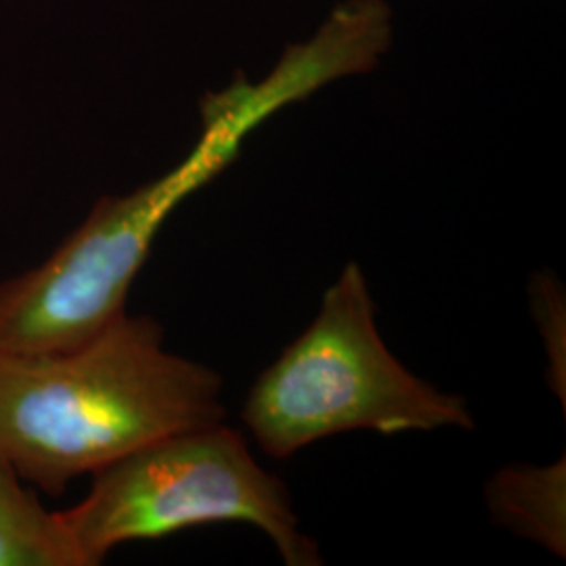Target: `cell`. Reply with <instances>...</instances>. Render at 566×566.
Listing matches in <instances>:
<instances>
[{"label":"cell","instance_id":"5","mask_svg":"<svg viewBox=\"0 0 566 566\" xmlns=\"http://www.w3.org/2000/svg\"><path fill=\"white\" fill-rule=\"evenodd\" d=\"M0 566H88L63 512H49L0 458Z\"/></svg>","mask_w":566,"mask_h":566},{"label":"cell","instance_id":"4","mask_svg":"<svg viewBox=\"0 0 566 566\" xmlns=\"http://www.w3.org/2000/svg\"><path fill=\"white\" fill-rule=\"evenodd\" d=\"M93 476L91 493L63 512L88 566L122 544L212 523L261 528L285 565H322L317 544L298 528L287 486L224 422L158 439Z\"/></svg>","mask_w":566,"mask_h":566},{"label":"cell","instance_id":"2","mask_svg":"<svg viewBox=\"0 0 566 566\" xmlns=\"http://www.w3.org/2000/svg\"><path fill=\"white\" fill-rule=\"evenodd\" d=\"M223 378L164 348L163 327L126 313L57 353L0 350V458L60 495L158 439L224 422Z\"/></svg>","mask_w":566,"mask_h":566},{"label":"cell","instance_id":"6","mask_svg":"<svg viewBox=\"0 0 566 566\" xmlns=\"http://www.w3.org/2000/svg\"><path fill=\"white\" fill-rule=\"evenodd\" d=\"M486 500L504 525L565 556V460L500 472Z\"/></svg>","mask_w":566,"mask_h":566},{"label":"cell","instance_id":"3","mask_svg":"<svg viewBox=\"0 0 566 566\" xmlns=\"http://www.w3.org/2000/svg\"><path fill=\"white\" fill-rule=\"evenodd\" d=\"M242 418L277 460L350 430L474 428L462 397L428 385L388 350L357 263L344 266L313 324L261 374Z\"/></svg>","mask_w":566,"mask_h":566},{"label":"cell","instance_id":"1","mask_svg":"<svg viewBox=\"0 0 566 566\" xmlns=\"http://www.w3.org/2000/svg\"><path fill=\"white\" fill-rule=\"evenodd\" d=\"M348 74V55L317 32L287 49L256 84L240 76L202 102V135L160 179L122 198H103L86 221L36 269L0 285V350L57 353L102 334L124 315L168 217L233 163L243 142L280 109Z\"/></svg>","mask_w":566,"mask_h":566}]
</instances>
